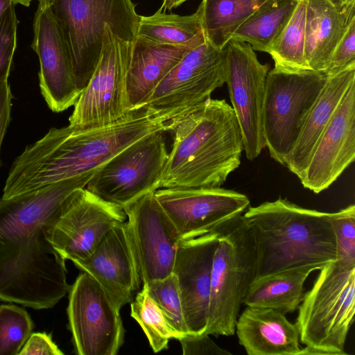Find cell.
Masks as SVG:
<instances>
[{"label": "cell", "instance_id": "obj_6", "mask_svg": "<svg viewBox=\"0 0 355 355\" xmlns=\"http://www.w3.org/2000/svg\"><path fill=\"white\" fill-rule=\"evenodd\" d=\"M295 324L306 347L299 355H344L354 320L355 266L336 260L321 269L297 308Z\"/></svg>", "mask_w": 355, "mask_h": 355}, {"label": "cell", "instance_id": "obj_14", "mask_svg": "<svg viewBox=\"0 0 355 355\" xmlns=\"http://www.w3.org/2000/svg\"><path fill=\"white\" fill-rule=\"evenodd\" d=\"M227 84L232 107L243 137L249 160L266 147L262 114L268 65L261 64L250 44L230 40L225 46Z\"/></svg>", "mask_w": 355, "mask_h": 355}, {"label": "cell", "instance_id": "obj_3", "mask_svg": "<svg viewBox=\"0 0 355 355\" xmlns=\"http://www.w3.org/2000/svg\"><path fill=\"white\" fill-rule=\"evenodd\" d=\"M173 131L159 189L219 187L240 166L242 134L225 100L209 98Z\"/></svg>", "mask_w": 355, "mask_h": 355}, {"label": "cell", "instance_id": "obj_18", "mask_svg": "<svg viewBox=\"0 0 355 355\" xmlns=\"http://www.w3.org/2000/svg\"><path fill=\"white\" fill-rule=\"evenodd\" d=\"M355 158V80L340 101L318 139L300 180L319 193L328 189Z\"/></svg>", "mask_w": 355, "mask_h": 355}, {"label": "cell", "instance_id": "obj_32", "mask_svg": "<svg viewBox=\"0 0 355 355\" xmlns=\"http://www.w3.org/2000/svg\"><path fill=\"white\" fill-rule=\"evenodd\" d=\"M146 285L148 293L162 311L178 340L189 334L185 324L178 283L173 273Z\"/></svg>", "mask_w": 355, "mask_h": 355}, {"label": "cell", "instance_id": "obj_21", "mask_svg": "<svg viewBox=\"0 0 355 355\" xmlns=\"http://www.w3.org/2000/svg\"><path fill=\"white\" fill-rule=\"evenodd\" d=\"M355 21V0H306L304 53L310 69L325 71Z\"/></svg>", "mask_w": 355, "mask_h": 355}, {"label": "cell", "instance_id": "obj_29", "mask_svg": "<svg viewBox=\"0 0 355 355\" xmlns=\"http://www.w3.org/2000/svg\"><path fill=\"white\" fill-rule=\"evenodd\" d=\"M306 0H299L286 27L270 49L275 66L310 69L304 53Z\"/></svg>", "mask_w": 355, "mask_h": 355}, {"label": "cell", "instance_id": "obj_25", "mask_svg": "<svg viewBox=\"0 0 355 355\" xmlns=\"http://www.w3.org/2000/svg\"><path fill=\"white\" fill-rule=\"evenodd\" d=\"M314 266L282 270L255 278L243 298L246 306L271 309L286 315L296 311L302 301L304 284Z\"/></svg>", "mask_w": 355, "mask_h": 355}, {"label": "cell", "instance_id": "obj_15", "mask_svg": "<svg viewBox=\"0 0 355 355\" xmlns=\"http://www.w3.org/2000/svg\"><path fill=\"white\" fill-rule=\"evenodd\" d=\"M155 196L181 240L215 232L250 206L245 194L220 187L160 188Z\"/></svg>", "mask_w": 355, "mask_h": 355}, {"label": "cell", "instance_id": "obj_7", "mask_svg": "<svg viewBox=\"0 0 355 355\" xmlns=\"http://www.w3.org/2000/svg\"><path fill=\"white\" fill-rule=\"evenodd\" d=\"M243 215V214H242ZM242 215L216 230L208 322L204 334L232 336L243 298L256 277L257 250Z\"/></svg>", "mask_w": 355, "mask_h": 355}, {"label": "cell", "instance_id": "obj_31", "mask_svg": "<svg viewBox=\"0 0 355 355\" xmlns=\"http://www.w3.org/2000/svg\"><path fill=\"white\" fill-rule=\"evenodd\" d=\"M34 327L24 309L12 304L0 305V355H19Z\"/></svg>", "mask_w": 355, "mask_h": 355}, {"label": "cell", "instance_id": "obj_30", "mask_svg": "<svg viewBox=\"0 0 355 355\" xmlns=\"http://www.w3.org/2000/svg\"><path fill=\"white\" fill-rule=\"evenodd\" d=\"M131 316L138 322L155 353L168 347L171 338L178 340L162 311L150 297L146 284L131 302Z\"/></svg>", "mask_w": 355, "mask_h": 355}, {"label": "cell", "instance_id": "obj_39", "mask_svg": "<svg viewBox=\"0 0 355 355\" xmlns=\"http://www.w3.org/2000/svg\"><path fill=\"white\" fill-rule=\"evenodd\" d=\"M187 1L188 0H162V3L159 9L162 12L171 10L173 8L178 7Z\"/></svg>", "mask_w": 355, "mask_h": 355}, {"label": "cell", "instance_id": "obj_20", "mask_svg": "<svg viewBox=\"0 0 355 355\" xmlns=\"http://www.w3.org/2000/svg\"><path fill=\"white\" fill-rule=\"evenodd\" d=\"M74 265L93 277L121 308L140 288V275L126 221L116 225L85 259Z\"/></svg>", "mask_w": 355, "mask_h": 355}, {"label": "cell", "instance_id": "obj_22", "mask_svg": "<svg viewBox=\"0 0 355 355\" xmlns=\"http://www.w3.org/2000/svg\"><path fill=\"white\" fill-rule=\"evenodd\" d=\"M196 46L162 44L137 35L126 78L130 110L141 109L162 80Z\"/></svg>", "mask_w": 355, "mask_h": 355}, {"label": "cell", "instance_id": "obj_27", "mask_svg": "<svg viewBox=\"0 0 355 355\" xmlns=\"http://www.w3.org/2000/svg\"><path fill=\"white\" fill-rule=\"evenodd\" d=\"M299 0H266L234 32L231 40L269 53L290 20Z\"/></svg>", "mask_w": 355, "mask_h": 355}, {"label": "cell", "instance_id": "obj_37", "mask_svg": "<svg viewBox=\"0 0 355 355\" xmlns=\"http://www.w3.org/2000/svg\"><path fill=\"white\" fill-rule=\"evenodd\" d=\"M63 354L51 335L45 332L32 333L19 353V355Z\"/></svg>", "mask_w": 355, "mask_h": 355}, {"label": "cell", "instance_id": "obj_41", "mask_svg": "<svg viewBox=\"0 0 355 355\" xmlns=\"http://www.w3.org/2000/svg\"><path fill=\"white\" fill-rule=\"evenodd\" d=\"M15 4L19 3L24 6H29L32 0H12Z\"/></svg>", "mask_w": 355, "mask_h": 355}, {"label": "cell", "instance_id": "obj_33", "mask_svg": "<svg viewBox=\"0 0 355 355\" xmlns=\"http://www.w3.org/2000/svg\"><path fill=\"white\" fill-rule=\"evenodd\" d=\"M330 221L336 240V260L355 266V205L331 213Z\"/></svg>", "mask_w": 355, "mask_h": 355}, {"label": "cell", "instance_id": "obj_26", "mask_svg": "<svg viewBox=\"0 0 355 355\" xmlns=\"http://www.w3.org/2000/svg\"><path fill=\"white\" fill-rule=\"evenodd\" d=\"M204 3L189 15L166 14L159 9L150 16H141L137 35L154 42L171 44L198 46L204 42Z\"/></svg>", "mask_w": 355, "mask_h": 355}, {"label": "cell", "instance_id": "obj_13", "mask_svg": "<svg viewBox=\"0 0 355 355\" xmlns=\"http://www.w3.org/2000/svg\"><path fill=\"white\" fill-rule=\"evenodd\" d=\"M126 220L123 208L81 188L65 200L46 236L63 259L74 263L86 259L113 227Z\"/></svg>", "mask_w": 355, "mask_h": 355}, {"label": "cell", "instance_id": "obj_34", "mask_svg": "<svg viewBox=\"0 0 355 355\" xmlns=\"http://www.w3.org/2000/svg\"><path fill=\"white\" fill-rule=\"evenodd\" d=\"M15 5L12 3L0 17V86L8 80L17 46Z\"/></svg>", "mask_w": 355, "mask_h": 355}, {"label": "cell", "instance_id": "obj_2", "mask_svg": "<svg viewBox=\"0 0 355 355\" xmlns=\"http://www.w3.org/2000/svg\"><path fill=\"white\" fill-rule=\"evenodd\" d=\"M159 130L166 131L144 109L134 110L122 121L106 126L51 128L15 159L2 198L95 171L133 142Z\"/></svg>", "mask_w": 355, "mask_h": 355}, {"label": "cell", "instance_id": "obj_28", "mask_svg": "<svg viewBox=\"0 0 355 355\" xmlns=\"http://www.w3.org/2000/svg\"><path fill=\"white\" fill-rule=\"evenodd\" d=\"M206 38L225 49L238 28L266 0H202Z\"/></svg>", "mask_w": 355, "mask_h": 355}, {"label": "cell", "instance_id": "obj_4", "mask_svg": "<svg viewBox=\"0 0 355 355\" xmlns=\"http://www.w3.org/2000/svg\"><path fill=\"white\" fill-rule=\"evenodd\" d=\"M330 215L281 198L250 206L242 217L255 243V278L300 267L320 270L336 261V240Z\"/></svg>", "mask_w": 355, "mask_h": 355}, {"label": "cell", "instance_id": "obj_17", "mask_svg": "<svg viewBox=\"0 0 355 355\" xmlns=\"http://www.w3.org/2000/svg\"><path fill=\"white\" fill-rule=\"evenodd\" d=\"M32 49L40 61L41 94L49 108L62 112L78 101L70 54L61 31L46 4H38L33 21Z\"/></svg>", "mask_w": 355, "mask_h": 355}, {"label": "cell", "instance_id": "obj_23", "mask_svg": "<svg viewBox=\"0 0 355 355\" xmlns=\"http://www.w3.org/2000/svg\"><path fill=\"white\" fill-rule=\"evenodd\" d=\"M235 333L248 355H299L302 349L295 323L271 309L246 306Z\"/></svg>", "mask_w": 355, "mask_h": 355}, {"label": "cell", "instance_id": "obj_40", "mask_svg": "<svg viewBox=\"0 0 355 355\" xmlns=\"http://www.w3.org/2000/svg\"><path fill=\"white\" fill-rule=\"evenodd\" d=\"M12 3V0H0V17Z\"/></svg>", "mask_w": 355, "mask_h": 355}, {"label": "cell", "instance_id": "obj_12", "mask_svg": "<svg viewBox=\"0 0 355 355\" xmlns=\"http://www.w3.org/2000/svg\"><path fill=\"white\" fill-rule=\"evenodd\" d=\"M68 327L78 355H116L124 342L120 309L83 272L69 291Z\"/></svg>", "mask_w": 355, "mask_h": 355}, {"label": "cell", "instance_id": "obj_10", "mask_svg": "<svg viewBox=\"0 0 355 355\" xmlns=\"http://www.w3.org/2000/svg\"><path fill=\"white\" fill-rule=\"evenodd\" d=\"M132 42L116 37L105 26L103 48L97 66L73 105L69 125L85 130L118 123L132 111L129 105L126 78Z\"/></svg>", "mask_w": 355, "mask_h": 355}, {"label": "cell", "instance_id": "obj_38", "mask_svg": "<svg viewBox=\"0 0 355 355\" xmlns=\"http://www.w3.org/2000/svg\"><path fill=\"white\" fill-rule=\"evenodd\" d=\"M12 98V95L8 80L4 81L0 86V151L10 121Z\"/></svg>", "mask_w": 355, "mask_h": 355}, {"label": "cell", "instance_id": "obj_8", "mask_svg": "<svg viewBox=\"0 0 355 355\" xmlns=\"http://www.w3.org/2000/svg\"><path fill=\"white\" fill-rule=\"evenodd\" d=\"M225 48L217 47L206 38L184 55L141 109L166 131L173 130L225 83Z\"/></svg>", "mask_w": 355, "mask_h": 355}, {"label": "cell", "instance_id": "obj_35", "mask_svg": "<svg viewBox=\"0 0 355 355\" xmlns=\"http://www.w3.org/2000/svg\"><path fill=\"white\" fill-rule=\"evenodd\" d=\"M354 65H355V21L352 23L336 46L325 71L326 76H333Z\"/></svg>", "mask_w": 355, "mask_h": 355}, {"label": "cell", "instance_id": "obj_36", "mask_svg": "<svg viewBox=\"0 0 355 355\" xmlns=\"http://www.w3.org/2000/svg\"><path fill=\"white\" fill-rule=\"evenodd\" d=\"M207 334H187L180 341L184 355H228L230 352L219 347Z\"/></svg>", "mask_w": 355, "mask_h": 355}, {"label": "cell", "instance_id": "obj_9", "mask_svg": "<svg viewBox=\"0 0 355 355\" xmlns=\"http://www.w3.org/2000/svg\"><path fill=\"white\" fill-rule=\"evenodd\" d=\"M327 80L323 72L275 66L268 72L262 124L270 157L285 166L307 115Z\"/></svg>", "mask_w": 355, "mask_h": 355}, {"label": "cell", "instance_id": "obj_5", "mask_svg": "<svg viewBox=\"0 0 355 355\" xmlns=\"http://www.w3.org/2000/svg\"><path fill=\"white\" fill-rule=\"evenodd\" d=\"M68 48L74 80L82 92L98 62L105 26L132 42L140 15L132 0H46Z\"/></svg>", "mask_w": 355, "mask_h": 355}, {"label": "cell", "instance_id": "obj_11", "mask_svg": "<svg viewBox=\"0 0 355 355\" xmlns=\"http://www.w3.org/2000/svg\"><path fill=\"white\" fill-rule=\"evenodd\" d=\"M164 132H152L123 149L94 171L85 188L121 208L159 189L168 157Z\"/></svg>", "mask_w": 355, "mask_h": 355}, {"label": "cell", "instance_id": "obj_24", "mask_svg": "<svg viewBox=\"0 0 355 355\" xmlns=\"http://www.w3.org/2000/svg\"><path fill=\"white\" fill-rule=\"evenodd\" d=\"M354 80L355 65L333 76L327 77L326 83L310 110L297 142L286 162L285 166L299 180L303 175L322 133Z\"/></svg>", "mask_w": 355, "mask_h": 355}, {"label": "cell", "instance_id": "obj_42", "mask_svg": "<svg viewBox=\"0 0 355 355\" xmlns=\"http://www.w3.org/2000/svg\"><path fill=\"white\" fill-rule=\"evenodd\" d=\"M39 1V3L44 4L46 1V0H36Z\"/></svg>", "mask_w": 355, "mask_h": 355}, {"label": "cell", "instance_id": "obj_16", "mask_svg": "<svg viewBox=\"0 0 355 355\" xmlns=\"http://www.w3.org/2000/svg\"><path fill=\"white\" fill-rule=\"evenodd\" d=\"M123 209L143 284L171 274L181 239L155 192L145 193Z\"/></svg>", "mask_w": 355, "mask_h": 355}, {"label": "cell", "instance_id": "obj_19", "mask_svg": "<svg viewBox=\"0 0 355 355\" xmlns=\"http://www.w3.org/2000/svg\"><path fill=\"white\" fill-rule=\"evenodd\" d=\"M216 231L181 240L172 273L177 278L188 333L203 334L209 315L211 270L218 245Z\"/></svg>", "mask_w": 355, "mask_h": 355}, {"label": "cell", "instance_id": "obj_1", "mask_svg": "<svg viewBox=\"0 0 355 355\" xmlns=\"http://www.w3.org/2000/svg\"><path fill=\"white\" fill-rule=\"evenodd\" d=\"M94 172L0 199V300L46 309L69 293L65 260L46 231L67 197L85 188Z\"/></svg>", "mask_w": 355, "mask_h": 355}]
</instances>
